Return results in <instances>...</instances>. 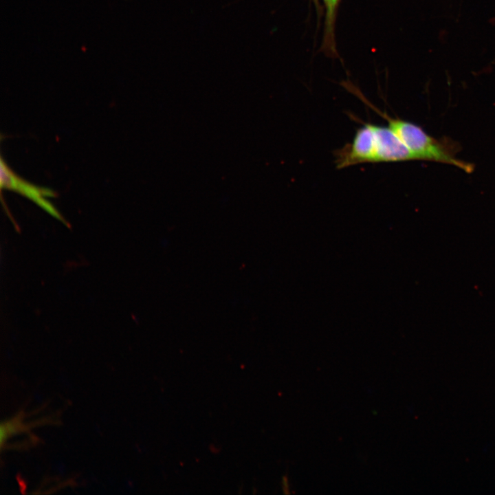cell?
I'll return each instance as SVG.
<instances>
[{
  "label": "cell",
  "mask_w": 495,
  "mask_h": 495,
  "mask_svg": "<svg viewBox=\"0 0 495 495\" xmlns=\"http://www.w3.org/2000/svg\"><path fill=\"white\" fill-rule=\"evenodd\" d=\"M375 112L385 119L388 126L416 155L418 160H429L455 166L466 173L474 170L472 164L456 157L461 147L448 138L436 139L428 135L420 126L410 122L392 118L366 101Z\"/></svg>",
  "instance_id": "6da1fadb"
},
{
  "label": "cell",
  "mask_w": 495,
  "mask_h": 495,
  "mask_svg": "<svg viewBox=\"0 0 495 495\" xmlns=\"http://www.w3.org/2000/svg\"><path fill=\"white\" fill-rule=\"evenodd\" d=\"M334 155L338 168L362 163H376V140L371 123L359 128L352 142L338 149Z\"/></svg>",
  "instance_id": "7a4b0ae2"
},
{
  "label": "cell",
  "mask_w": 495,
  "mask_h": 495,
  "mask_svg": "<svg viewBox=\"0 0 495 495\" xmlns=\"http://www.w3.org/2000/svg\"><path fill=\"white\" fill-rule=\"evenodd\" d=\"M0 186L1 189L15 191L31 199L42 209L63 223L67 221L46 199L54 197L56 192L48 188L40 187L29 183L16 175L1 157L0 163Z\"/></svg>",
  "instance_id": "3957f363"
},
{
  "label": "cell",
  "mask_w": 495,
  "mask_h": 495,
  "mask_svg": "<svg viewBox=\"0 0 495 495\" xmlns=\"http://www.w3.org/2000/svg\"><path fill=\"white\" fill-rule=\"evenodd\" d=\"M371 127L376 140L377 162L418 160L388 126L371 124Z\"/></svg>",
  "instance_id": "277c9868"
},
{
  "label": "cell",
  "mask_w": 495,
  "mask_h": 495,
  "mask_svg": "<svg viewBox=\"0 0 495 495\" xmlns=\"http://www.w3.org/2000/svg\"><path fill=\"white\" fill-rule=\"evenodd\" d=\"M325 8L323 46L330 54L336 53L335 25L337 9L340 0H322Z\"/></svg>",
  "instance_id": "5b68a950"
},
{
  "label": "cell",
  "mask_w": 495,
  "mask_h": 495,
  "mask_svg": "<svg viewBox=\"0 0 495 495\" xmlns=\"http://www.w3.org/2000/svg\"><path fill=\"white\" fill-rule=\"evenodd\" d=\"M284 480H285V482L283 483V484H284V485H285V487H283V490H289L288 483H287V478H286V479H284Z\"/></svg>",
  "instance_id": "8992f818"
},
{
  "label": "cell",
  "mask_w": 495,
  "mask_h": 495,
  "mask_svg": "<svg viewBox=\"0 0 495 495\" xmlns=\"http://www.w3.org/2000/svg\"><path fill=\"white\" fill-rule=\"evenodd\" d=\"M318 0H314L315 2H316Z\"/></svg>",
  "instance_id": "52a82bcc"
}]
</instances>
